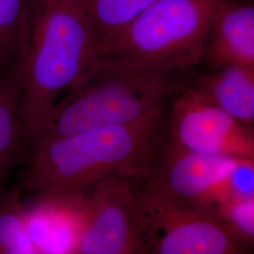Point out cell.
I'll return each mask as SVG.
<instances>
[{"label": "cell", "instance_id": "6da1fadb", "mask_svg": "<svg viewBox=\"0 0 254 254\" xmlns=\"http://www.w3.org/2000/svg\"><path fill=\"white\" fill-rule=\"evenodd\" d=\"M101 55L100 40L80 0H29L16 60L26 141Z\"/></svg>", "mask_w": 254, "mask_h": 254}, {"label": "cell", "instance_id": "7a4b0ae2", "mask_svg": "<svg viewBox=\"0 0 254 254\" xmlns=\"http://www.w3.org/2000/svg\"><path fill=\"white\" fill-rule=\"evenodd\" d=\"M159 120L160 114L30 142L26 186L35 194H75L112 177L143 178L152 164Z\"/></svg>", "mask_w": 254, "mask_h": 254}, {"label": "cell", "instance_id": "3957f363", "mask_svg": "<svg viewBox=\"0 0 254 254\" xmlns=\"http://www.w3.org/2000/svg\"><path fill=\"white\" fill-rule=\"evenodd\" d=\"M177 87L171 73L102 54L57 102L27 142L126 126L159 115L164 101Z\"/></svg>", "mask_w": 254, "mask_h": 254}, {"label": "cell", "instance_id": "277c9868", "mask_svg": "<svg viewBox=\"0 0 254 254\" xmlns=\"http://www.w3.org/2000/svg\"><path fill=\"white\" fill-rule=\"evenodd\" d=\"M224 0H155L101 53L172 73L204 59L212 18Z\"/></svg>", "mask_w": 254, "mask_h": 254}, {"label": "cell", "instance_id": "5b68a950", "mask_svg": "<svg viewBox=\"0 0 254 254\" xmlns=\"http://www.w3.org/2000/svg\"><path fill=\"white\" fill-rule=\"evenodd\" d=\"M133 254H250L208 209L152 192L136 193Z\"/></svg>", "mask_w": 254, "mask_h": 254}, {"label": "cell", "instance_id": "8992f818", "mask_svg": "<svg viewBox=\"0 0 254 254\" xmlns=\"http://www.w3.org/2000/svg\"><path fill=\"white\" fill-rule=\"evenodd\" d=\"M172 143L198 153L254 158L253 127L237 122L192 89L174 101Z\"/></svg>", "mask_w": 254, "mask_h": 254}, {"label": "cell", "instance_id": "52a82bcc", "mask_svg": "<svg viewBox=\"0 0 254 254\" xmlns=\"http://www.w3.org/2000/svg\"><path fill=\"white\" fill-rule=\"evenodd\" d=\"M85 219L79 254H133L136 193L131 182L112 177L84 194Z\"/></svg>", "mask_w": 254, "mask_h": 254}, {"label": "cell", "instance_id": "ba28073f", "mask_svg": "<svg viewBox=\"0 0 254 254\" xmlns=\"http://www.w3.org/2000/svg\"><path fill=\"white\" fill-rule=\"evenodd\" d=\"M237 158L202 154L171 144L161 163L149 169L145 191L199 202L221 181Z\"/></svg>", "mask_w": 254, "mask_h": 254}, {"label": "cell", "instance_id": "9c48e42d", "mask_svg": "<svg viewBox=\"0 0 254 254\" xmlns=\"http://www.w3.org/2000/svg\"><path fill=\"white\" fill-rule=\"evenodd\" d=\"M85 193H39L25 205L27 232L39 254H79Z\"/></svg>", "mask_w": 254, "mask_h": 254}, {"label": "cell", "instance_id": "30bf717a", "mask_svg": "<svg viewBox=\"0 0 254 254\" xmlns=\"http://www.w3.org/2000/svg\"><path fill=\"white\" fill-rule=\"evenodd\" d=\"M204 58L216 69L254 68V5L235 0L220 3L212 18Z\"/></svg>", "mask_w": 254, "mask_h": 254}, {"label": "cell", "instance_id": "8fae6325", "mask_svg": "<svg viewBox=\"0 0 254 254\" xmlns=\"http://www.w3.org/2000/svg\"><path fill=\"white\" fill-rule=\"evenodd\" d=\"M237 122L254 127V68L229 65L202 76L192 89Z\"/></svg>", "mask_w": 254, "mask_h": 254}, {"label": "cell", "instance_id": "7c38bea8", "mask_svg": "<svg viewBox=\"0 0 254 254\" xmlns=\"http://www.w3.org/2000/svg\"><path fill=\"white\" fill-rule=\"evenodd\" d=\"M17 64L0 76V189L17 162L26 141L20 111Z\"/></svg>", "mask_w": 254, "mask_h": 254}, {"label": "cell", "instance_id": "4fadbf2b", "mask_svg": "<svg viewBox=\"0 0 254 254\" xmlns=\"http://www.w3.org/2000/svg\"><path fill=\"white\" fill-rule=\"evenodd\" d=\"M0 254H39L27 232L25 204L15 190L0 194Z\"/></svg>", "mask_w": 254, "mask_h": 254}, {"label": "cell", "instance_id": "5bb4252c", "mask_svg": "<svg viewBox=\"0 0 254 254\" xmlns=\"http://www.w3.org/2000/svg\"><path fill=\"white\" fill-rule=\"evenodd\" d=\"M29 0H0V76L16 63Z\"/></svg>", "mask_w": 254, "mask_h": 254}, {"label": "cell", "instance_id": "9a60e30c", "mask_svg": "<svg viewBox=\"0 0 254 254\" xmlns=\"http://www.w3.org/2000/svg\"><path fill=\"white\" fill-rule=\"evenodd\" d=\"M202 207L211 211L244 245L254 246V198H222Z\"/></svg>", "mask_w": 254, "mask_h": 254}]
</instances>
